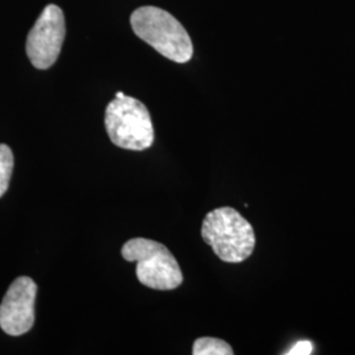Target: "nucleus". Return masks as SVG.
<instances>
[{
	"label": "nucleus",
	"mask_w": 355,
	"mask_h": 355,
	"mask_svg": "<svg viewBox=\"0 0 355 355\" xmlns=\"http://www.w3.org/2000/svg\"><path fill=\"white\" fill-rule=\"evenodd\" d=\"M124 96H125L124 92H116V98H117V99H121V98H124Z\"/></svg>",
	"instance_id": "10"
},
{
	"label": "nucleus",
	"mask_w": 355,
	"mask_h": 355,
	"mask_svg": "<svg viewBox=\"0 0 355 355\" xmlns=\"http://www.w3.org/2000/svg\"><path fill=\"white\" fill-rule=\"evenodd\" d=\"M193 355H232L233 350L229 343L212 337H202L193 343Z\"/></svg>",
	"instance_id": "7"
},
{
	"label": "nucleus",
	"mask_w": 355,
	"mask_h": 355,
	"mask_svg": "<svg viewBox=\"0 0 355 355\" xmlns=\"http://www.w3.org/2000/svg\"><path fill=\"white\" fill-rule=\"evenodd\" d=\"M104 124L108 137L121 149L141 152L154 142L150 114L144 103L132 96L114 98L107 105Z\"/></svg>",
	"instance_id": "4"
},
{
	"label": "nucleus",
	"mask_w": 355,
	"mask_h": 355,
	"mask_svg": "<svg viewBox=\"0 0 355 355\" xmlns=\"http://www.w3.org/2000/svg\"><path fill=\"white\" fill-rule=\"evenodd\" d=\"M37 284L28 277H20L10 286L0 304V328L10 336H21L35 324Z\"/></svg>",
	"instance_id": "6"
},
{
	"label": "nucleus",
	"mask_w": 355,
	"mask_h": 355,
	"mask_svg": "<svg viewBox=\"0 0 355 355\" xmlns=\"http://www.w3.org/2000/svg\"><path fill=\"white\" fill-rule=\"evenodd\" d=\"M202 236L227 263H241L253 254L255 234L252 224L239 211L221 207L205 216Z\"/></svg>",
	"instance_id": "2"
},
{
	"label": "nucleus",
	"mask_w": 355,
	"mask_h": 355,
	"mask_svg": "<svg viewBox=\"0 0 355 355\" xmlns=\"http://www.w3.org/2000/svg\"><path fill=\"white\" fill-rule=\"evenodd\" d=\"M313 353V343L311 341H299L296 343L293 347H292L290 352H287L286 354L288 355H309Z\"/></svg>",
	"instance_id": "9"
},
{
	"label": "nucleus",
	"mask_w": 355,
	"mask_h": 355,
	"mask_svg": "<svg viewBox=\"0 0 355 355\" xmlns=\"http://www.w3.org/2000/svg\"><path fill=\"white\" fill-rule=\"evenodd\" d=\"M130 26L139 37L159 54L186 64L193 55L190 35L177 19L158 7H140L130 16Z\"/></svg>",
	"instance_id": "1"
},
{
	"label": "nucleus",
	"mask_w": 355,
	"mask_h": 355,
	"mask_svg": "<svg viewBox=\"0 0 355 355\" xmlns=\"http://www.w3.org/2000/svg\"><path fill=\"white\" fill-rule=\"evenodd\" d=\"M13 171V154L10 146L0 144V198L7 192Z\"/></svg>",
	"instance_id": "8"
},
{
	"label": "nucleus",
	"mask_w": 355,
	"mask_h": 355,
	"mask_svg": "<svg viewBox=\"0 0 355 355\" xmlns=\"http://www.w3.org/2000/svg\"><path fill=\"white\" fill-rule=\"evenodd\" d=\"M121 255L128 262H137V278L149 288L170 291L183 282L175 257L159 242L141 237L132 239L124 243Z\"/></svg>",
	"instance_id": "3"
},
{
	"label": "nucleus",
	"mask_w": 355,
	"mask_h": 355,
	"mask_svg": "<svg viewBox=\"0 0 355 355\" xmlns=\"http://www.w3.org/2000/svg\"><path fill=\"white\" fill-rule=\"evenodd\" d=\"M66 26L62 10L49 4L44 8L26 37V54L38 70H46L55 64L62 49Z\"/></svg>",
	"instance_id": "5"
}]
</instances>
